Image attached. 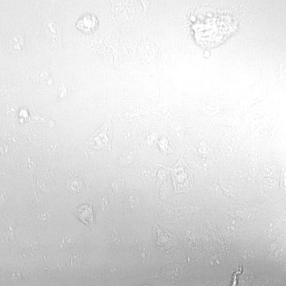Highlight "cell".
<instances>
[{
  "mask_svg": "<svg viewBox=\"0 0 286 286\" xmlns=\"http://www.w3.org/2000/svg\"><path fill=\"white\" fill-rule=\"evenodd\" d=\"M171 170L175 192L188 193L193 185V172L182 157Z\"/></svg>",
  "mask_w": 286,
  "mask_h": 286,
  "instance_id": "cell-1",
  "label": "cell"
},
{
  "mask_svg": "<svg viewBox=\"0 0 286 286\" xmlns=\"http://www.w3.org/2000/svg\"><path fill=\"white\" fill-rule=\"evenodd\" d=\"M112 115L109 114L104 123L88 139L87 144L96 150H111L112 140L111 119Z\"/></svg>",
  "mask_w": 286,
  "mask_h": 286,
  "instance_id": "cell-2",
  "label": "cell"
},
{
  "mask_svg": "<svg viewBox=\"0 0 286 286\" xmlns=\"http://www.w3.org/2000/svg\"><path fill=\"white\" fill-rule=\"evenodd\" d=\"M98 25V20L94 15L87 14L82 17L77 23V28L86 34L94 31Z\"/></svg>",
  "mask_w": 286,
  "mask_h": 286,
  "instance_id": "cell-3",
  "label": "cell"
},
{
  "mask_svg": "<svg viewBox=\"0 0 286 286\" xmlns=\"http://www.w3.org/2000/svg\"><path fill=\"white\" fill-rule=\"evenodd\" d=\"M75 213L76 217L81 221L87 225L90 228H93L94 225V216L93 210V205L91 203L86 204L75 209Z\"/></svg>",
  "mask_w": 286,
  "mask_h": 286,
  "instance_id": "cell-4",
  "label": "cell"
},
{
  "mask_svg": "<svg viewBox=\"0 0 286 286\" xmlns=\"http://www.w3.org/2000/svg\"><path fill=\"white\" fill-rule=\"evenodd\" d=\"M145 286H149V285H145Z\"/></svg>",
  "mask_w": 286,
  "mask_h": 286,
  "instance_id": "cell-5",
  "label": "cell"
}]
</instances>
